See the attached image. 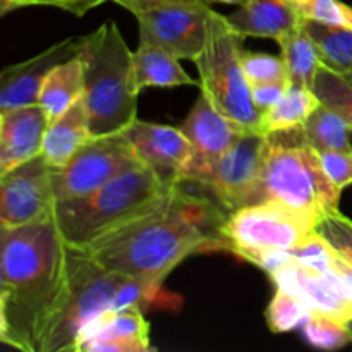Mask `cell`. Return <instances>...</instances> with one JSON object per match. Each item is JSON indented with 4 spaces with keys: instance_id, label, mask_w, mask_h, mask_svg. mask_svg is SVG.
<instances>
[{
    "instance_id": "obj_1",
    "label": "cell",
    "mask_w": 352,
    "mask_h": 352,
    "mask_svg": "<svg viewBox=\"0 0 352 352\" xmlns=\"http://www.w3.org/2000/svg\"><path fill=\"white\" fill-rule=\"evenodd\" d=\"M226 220L215 199L195 195L179 182L146 212L85 251L105 270L162 284L191 254L226 251Z\"/></svg>"
},
{
    "instance_id": "obj_2",
    "label": "cell",
    "mask_w": 352,
    "mask_h": 352,
    "mask_svg": "<svg viewBox=\"0 0 352 352\" xmlns=\"http://www.w3.org/2000/svg\"><path fill=\"white\" fill-rule=\"evenodd\" d=\"M69 246L54 217L0 227V340L36 352L67 278Z\"/></svg>"
},
{
    "instance_id": "obj_3",
    "label": "cell",
    "mask_w": 352,
    "mask_h": 352,
    "mask_svg": "<svg viewBox=\"0 0 352 352\" xmlns=\"http://www.w3.org/2000/svg\"><path fill=\"white\" fill-rule=\"evenodd\" d=\"M340 192L302 127L267 134L261 170L248 205L278 203L318 226L327 215L339 212Z\"/></svg>"
},
{
    "instance_id": "obj_4",
    "label": "cell",
    "mask_w": 352,
    "mask_h": 352,
    "mask_svg": "<svg viewBox=\"0 0 352 352\" xmlns=\"http://www.w3.org/2000/svg\"><path fill=\"white\" fill-rule=\"evenodd\" d=\"M85 100L91 136L126 131L138 119L140 89L134 76V52L129 50L116 21H105L86 34Z\"/></svg>"
},
{
    "instance_id": "obj_5",
    "label": "cell",
    "mask_w": 352,
    "mask_h": 352,
    "mask_svg": "<svg viewBox=\"0 0 352 352\" xmlns=\"http://www.w3.org/2000/svg\"><path fill=\"white\" fill-rule=\"evenodd\" d=\"M170 188L150 168L140 165L89 195L55 203L52 217L67 246L86 250L96 239L146 212Z\"/></svg>"
},
{
    "instance_id": "obj_6",
    "label": "cell",
    "mask_w": 352,
    "mask_h": 352,
    "mask_svg": "<svg viewBox=\"0 0 352 352\" xmlns=\"http://www.w3.org/2000/svg\"><path fill=\"white\" fill-rule=\"evenodd\" d=\"M124 277L100 267L85 250L69 246L65 285L41 330L36 352H78L86 327L112 309Z\"/></svg>"
},
{
    "instance_id": "obj_7",
    "label": "cell",
    "mask_w": 352,
    "mask_h": 352,
    "mask_svg": "<svg viewBox=\"0 0 352 352\" xmlns=\"http://www.w3.org/2000/svg\"><path fill=\"white\" fill-rule=\"evenodd\" d=\"M243 50V34L234 30L227 16L212 9L205 48L196 58L201 93L219 112L244 129L260 131V112L241 60Z\"/></svg>"
},
{
    "instance_id": "obj_8",
    "label": "cell",
    "mask_w": 352,
    "mask_h": 352,
    "mask_svg": "<svg viewBox=\"0 0 352 352\" xmlns=\"http://www.w3.org/2000/svg\"><path fill=\"white\" fill-rule=\"evenodd\" d=\"M316 222L278 203H256L227 215L222 227L226 251L250 260L263 251H292L309 234Z\"/></svg>"
},
{
    "instance_id": "obj_9",
    "label": "cell",
    "mask_w": 352,
    "mask_h": 352,
    "mask_svg": "<svg viewBox=\"0 0 352 352\" xmlns=\"http://www.w3.org/2000/svg\"><path fill=\"white\" fill-rule=\"evenodd\" d=\"M117 3L136 17L140 43L164 48L177 58L195 62L201 55L212 14L205 0L162 3L117 0Z\"/></svg>"
},
{
    "instance_id": "obj_10",
    "label": "cell",
    "mask_w": 352,
    "mask_h": 352,
    "mask_svg": "<svg viewBox=\"0 0 352 352\" xmlns=\"http://www.w3.org/2000/svg\"><path fill=\"white\" fill-rule=\"evenodd\" d=\"M140 165L124 133L93 136L64 167L52 172L55 199L81 198Z\"/></svg>"
},
{
    "instance_id": "obj_11",
    "label": "cell",
    "mask_w": 352,
    "mask_h": 352,
    "mask_svg": "<svg viewBox=\"0 0 352 352\" xmlns=\"http://www.w3.org/2000/svg\"><path fill=\"white\" fill-rule=\"evenodd\" d=\"M181 129L191 144V158L182 182L192 186H205L220 158L239 140L241 134L248 131L219 112L203 93L192 105Z\"/></svg>"
},
{
    "instance_id": "obj_12",
    "label": "cell",
    "mask_w": 352,
    "mask_h": 352,
    "mask_svg": "<svg viewBox=\"0 0 352 352\" xmlns=\"http://www.w3.org/2000/svg\"><path fill=\"white\" fill-rule=\"evenodd\" d=\"M54 168L36 157L0 174V227H19L52 217Z\"/></svg>"
},
{
    "instance_id": "obj_13",
    "label": "cell",
    "mask_w": 352,
    "mask_h": 352,
    "mask_svg": "<svg viewBox=\"0 0 352 352\" xmlns=\"http://www.w3.org/2000/svg\"><path fill=\"white\" fill-rule=\"evenodd\" d=\"M265 140L267 134L260 131L241 134L220 158L206 184L198 186L203 191H208L227 213L243 208L250 201L261 170Z\"/></svg>"
},
{
    "instance_id": "obj_14",
    "label": "cell",
    "mask_w": 352,
    "mask_h": 352,
    "mask_svg": "<svg viewBox=\"0 0 352 352\" xmlns=\"http://www.w3.org/2000/svg\"><path fill=\"white\" fill-rule=\"evenodd\" d=\"M122 133L141 165L150 168L164 184L174 186L182 182L191 158V144L181 127L136 119Z\"/></svg>"
},
{
    "instance_id": "obj_15",
    "label": "cell",
    "mask_w": 352,
    "mask_h": 352,
    "mask_svg": "<svg viewBox=\"0 0 352 352\" xmlns=\"http://www.w3.org/2000/svg\"><path fill=\"white\" fill-rule=\"evenodd\" d=\"M82 45L85 36L64 38L28 60L3 67L0 72V110L38 103L48 74L62 62L81 54Z\"/></svg>"
},
{
    "instance_id": "obj_16",
    "label": "cell",
    "mask_w": 352,
    "mask_h": 352,
    "mask_svg": "<svg viewBox=\"0 0 352 352\" xmlns=\"http://www.w3.org/2000/svg\"><path fill=\"white\" fill-rule=\"evenodd\" d=\"M270 278L277 287L298 296L311 311L323 313L342 322L352 320V292L337 268L329 274H320L305 268L294 260L272 274Z\"/></svg>"
},
{
    "instance_id": "obj_17",
    "label": "cell",
    "mask_w": 352,
    "mask_h": 352,
    "mask_svg": "<svg viewBox=\"0 0 352 352\" xmlns=\"http://www.w3.org/2000/svg\"><path fill=\"white\" fill-rule=\"evenodd\" d=\"M48 126L40 103L0 110V174L40 157Z\"/></svg>"
},
{
    "instance_id": "obj_18",
    "label": "cell",
    "mask_w": 352,
    "mask_h": 352,
    "mask_svg": "<svg viewBox=\"0 0 352 352\" xmlns=\"http://www.w3.org/2000/svg\"><path fill=\"white\" fill-rule=\"evenodd\" d=\"M150 323L141 308L109 309L81 333L78 352H148L151 351Z\"/></svg>"
},
{
    "instance_id": "obj_19",
    "label": "cell",
    "mask_w": 352,
    "mask_h": 352,
    "mask_svg": "<svg viewBox=\"0 0 352 352\" xmlns=\"http://www.w3.org/2000/svg\"><path fill=\"white\" fill-rule=\"evenodd\" d=\"M227 19L244 38H270L275 41L305 24L291 0H248Z\"/></svg>"
},
{
    "instance_id": "obj_20",
    "label": "cell",
    "mask_w": 352,
    "mask_h": 352,
    "mask_svg": "<svg viewBox=\"0 0 352 352\" xmlns=\"http://www.w3.org/2000/svg\"><path fill=\"white\" fill-rule=\"evenodd\" d=\"M91 138L88 110L81 96L62 116L50 120V126L45 134L41 157L52 168H60Z\"/></svg>"
},
{
    "instance_id": "obj_21",
    "label": "cell",
    "mask_w": 352,
    "mask_h": 352,
    "mask_svg": "<svg viewBox=\"0 0 352 352\" xmlns=\"http://www.w3.org/2000/svg\"><path fill=\"white\" fill-rule=\"evenodd\" d=\"M82 52V50H81ZM85 93V60L82 55L69 58L54 69L41 86L38 103L47 110L50 120L57 119Z\"/></svg>"
},
{
    "instance_id": "obj_22",
    "label": "cell",
    "mask_w": 352,
    "mask_h": 352,
    "mask_svg": "<svg viewBox=\"0 0 352 352\" xmlns=\"http://www.w3.org/2000/svg\"><path fill=\"white\" fill-rule=\"evenodd\" d=\"M181 58L164 48L140 43L134 50V76L140 91L144 88H170V86L196 85L195 79L179 64Z\"/></svg>"
},
{
    "instance_id": "obj_23",
    "label": "cell",
    "mask_w": 352,
    "mask_h": 352,
    "mask_svg": "<svg viewBox=\"0 0 352 352\" xmlns=\"http://www.w3.org/2000/svg\"><path fill=\"white\" fill-rule=\"evenodd\" d=\"M320 103L322 102L311 88L291 82L284 96L274 107L260 113V131L270 134L277 131L299 129Z\"/></svg>"
},
{
    "instance_id": "obj_24",
    "label": "cell",
    "mask_w": 352,
    "mask_h": 352,
    "mask_svg": "<svg viewBox=\"0 0 352 352\" xmlns=\"http://www.w3.org/2000/svg\"><path fill=\"white\" fill-rule=\"evenodd\" d=\"M308 143L316 151L337 150L351 151V127L342 116L332 107L320 103L302 126Z\"/></svg>"
},
{
    "instance_id": "obj_25",
    "label": "cell",
    "mask_w": 352,
    "mask_h": 352,
    "mask_svg": "<svg viewBox=\"0 0 352 352\" xmlns=\"http://www.w3.org/2000/svg\"><path fill=\"white\" fill-rule=\"evenodd\" d=\"M308 36L316 45L322 62L332 71L346 76L352 74V30L329 24L305 21Z\"/></svg>"
},
{
    "instance_id": "obj_26",
    "label": "cell",
    "mask_w": 352,
    "mask_h": 352,
    "mask_svg": "<svg viewBox=\"0 0 352 352\" xmlns=\"http://www.w3.org/2000/svg\"><path fill=\"white\" fill-rule=\"evenodd\" d=\"M277 43L280 47V57L284 58L291 82L313 89L316 71L323 62L318 48L308 36L305 28H299Z\"/></svg>"
},
{
    "instance_id": "obj_27",
    "label": "cell",
    "mask_w": 352,
    "mask_h": 352,
    "mask_svg": "<svg viewBox=\"0 0 352 352\" xmlns=\"http://www.w3.org/2000/svg\"><path fill=\"white\" fill-rule=\"evenodd\" d=\"M311 313L309 306L302 302L298 296L277 287L265 313V318L272 332L282 333L305 325Z\"/></svg>"
},
{
    "instance_id": "obj_28",
    "label": "cell",
    "mask_w": 352,
    "mask_h": 352,
    "mask_svg": "<svg viewBox=\"0 0 352 352\" xmlns=\"http://www.w3.org/2000/svg\"><path fill=\"white\" fill-rule=\"evenodd\" d=\"M313 91L320 102L332 107L349 124L352 131V85L339 72L322 64L316 71Z\"/></svg>"
},
{
    "instance_id": "obj_29",
    "label": "cell",
    "mask_w": 352,
    "mask_h": 352,
    "mask_svg": "<svg viewBox=\"0 0 352 352\" xmlns=\"http://www.w3.org/2000/svg\"><path fill=\"white\" fill-rule=\"evenodd\" d=\"M302 333L313 347L323 351L342 349L347 344H352L351 330L347 322L337 320L323 313H311L302 325Z\"/></svg>"
},
{
    "instance_id": "obj_30",
    "label": "cell",
    "mask_w": 352,
    "mask_h": 352,
    "mask_svg": "<svg viewBox=\"0 0 352 352\" xmlns=\"http://www.w3.org/2000/svg\"><path fill=\"white\" fill-rule=\"evenodd\" d=\"M291 2L302 21L352 30V7L340 0H291Z\"/></svg>"
},
{
    "instance_id": "obj_31",
    "label": "cell",
    "mask_w": 352,
    "mask_h": 352,
    "mask_svg": "<svg viewBox=\"0 0 352 352\" xmlns=\"http://www.w3.org/2000/svg\"><path fill=\"white\" fill-rule=\"evenodd\" d=\"M291 253L299 265L309 270L320 272V274H329L336 270L337 258H339L336 250L316 230L309 234Z\"/></svg>"
},
{
    "instance_id": "obj_32",
    "label": "cell",
    "mask_w": 352,
    "mask_h": 352,
    "mask_svg": "<svg viewBox=\"0 0 352 352\" xmlns=\"http://www.w3.org/2000/svg\"><path fill=\"white\" fill-rule=\"evenodd\" d=\"M244 74L250 85L256 82H274V81H291L289 71L282 57H275L261 52H250L244 48L241 54Z\"/></svg>"
},
{
    "instance_id": "obj_33",
    "label": "cell",
    "mask_w": 352,
    "mask_h": 352,
    "mask_svg": "<svg viewBox=\"0 0 352 352\" xmlns=\"http://www.w3.org/2000/svg\"><path fill=\"white\" fill-rule=\"evenodd\" d=\"M316 232L336 250L344 260L352 261V220L340 212L330 213L316 226Z\"/></svg>"
},
{
    "instance_id": "obj_34",
    "label": "cell",
    "mask_w": 352,
    "mask_h": 352,
    "mask_svg": "<svg viewBox=\"0 0 352 352\" xmlns=\"http://www.w3.org/2000/svg\"><path fill=\"white\" fill-rule=\"evenodd\" d=\"M322 158L323 168L330 181L336 184L337 189L344 191L352 184V150L351 151H337L325 150L318 151Z\"/></svg>"
},
{
    "instance_id": "obj_35",
    "label": "cell",
    "mask_w": 352,
    "mask_h": 352,
    "mask_svg": "<svg viewBox=\"0 0 352 352\" xmlns=\"http://www.w3.org/2000/svg\"><path fill=\"white\" fill-rule=\"evenodd\" d=\"M289 85H291V81L256 82V85H251V96H253V103L258 112L261 113L270 109V107H274L284 96Z\"/></svg>"
},
{
    "instance_id": "obj_36",
    "label": "cell",
    "mask_w": 352,
    "mask_h": 352,
    "mask_svg": "<svg viewBox=\"0 0 352 352\" xmlns=\"http://www.w3.org/2000/svg\"><path fill=\"white\" fill-rule=\"evenodd\" d=\"M103 2H107V0H28L26 7L50 6L62 10H67V12L74 14V16H85L88 10L102 6Z\"/></svg>"
},
{
    "instance_id": "obj_37",
    "label": "cell",
    "mask_w": 352,
    "mask_h": 352,
    "mask_svg": "<svg viewBox=\"0 0 352 352\" xmlns=\"http://www.w3.org/2000/svg\"><path fill=\"white\" fill-rule=\"evenodd\" d=\"M28 6V0H0V14L6 16L10 10L23 9Z\"/></svg>"
},
{
    "instance_id": "obj_38",
    "label": "cell",
    "mask_w": 352,
    "mask_h": 352,
    "mask_svg": "<svg viewBox=\"0 0 352 352\" xmlns=\"http://www.w3.org/2000/svg\"><path fill=\"white\" fill-rule=\"evenodd\" d=\"M206 3H236V6H243L244 2H248V0H205Z\"/></svg>"
},
{
    "instance_id": "obj_39",
    "label": "cell",
    "mask_w": 352,
    "mask_h": 352,
    "mask_svg": "<svg viewBox=\"0 0 352 352\" xmlns=\"http://www.w3.org/2000/svg\"><path fill=\"white\" fill-rule=\"evenodd\" d=\"M117 2V0H113ZM141 2H153V3H162V2H196V0H141Z\"/></svg>"
},
{
    "instance_id": "obj_40",
    "label": "cell",
    "mask_w": 352,
    "mask_h": 352,
    "mask_svg": "<svg viewBox=\"0 0 352 352\" xmlns=\"http://www.w3.org/2000/svg\"><path fill=\"white\" fill-rule=\"evenodd\" d=\"M344 78H346V79H347V81H349V82H351V85H352V74H346V76H344Z\"/></svg>"
},
{
    "instance_id": "obj_41",
    "label": "cell",
    "mask_w": 352,
    "mask_h": 352,
    "mask_svg": "<svg viewBox=\"0 0 352 352\" xmlns=\"http://www.w3.org/2000/svg\"><path fill=\"white\" fill-rule=\"evenodd\" d=\"M347 327H349V330H351V336H352V320H349V322H347Z\"/></svg>"
}]
</instances>
